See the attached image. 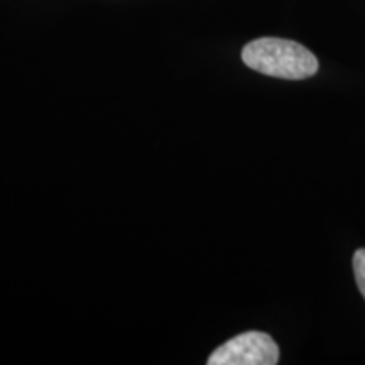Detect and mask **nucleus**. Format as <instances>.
<instances>
[{
    "instance_id": "f03ea898",
    "label": "nucleus",
    "mask_w": 365,
    "mask_h": 365,
    "mask_svg": "<svg viewBox=\"0 0 365 365\" xmlns=\"http://www.w3.org/2000/svg\"><path fill=\"white\" fill-rule=\"evenodd\" d=\"M279 346L267 333L247 331L234 336L210 355L208 365H274Z\"/></svg>"
},
{
    "instance_id": "f257e3e1",
    "label": "nucleus",
    "mask_w": 365,
    "mask_h": 365,
    "mask_svg": "<svg viewBox=\"0 0 365 365\" xmlns=\"http://www.w3.org/2000/svg\"><path fill=\"white\" fill-rule=\"evenodd\" d=\"M242 61L250 70L282 80H304L318 71V59L299 43L261 38L242 49Z\"/></svg>"
},
{
    "instance_id": "7ed1b4c3",
    "label": "nucleus",
    "mask_w": 365,
    "mask_h": 365,
    "mask_svg": "<svg viewBox=\"0 0 365 365\" xmlns=\"http://www.w3.org/2000/svg\"><path fill=\"white\" fill-rule=\"evenodd\" d=\"M354 272L360 293L365 298V249H359L354 255Z\"/></svg>"
}]
</instances>
